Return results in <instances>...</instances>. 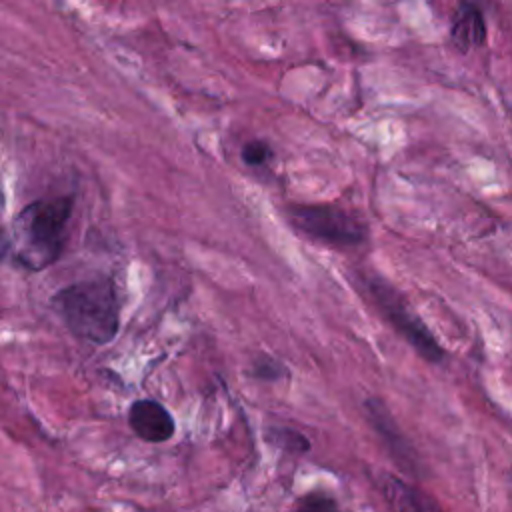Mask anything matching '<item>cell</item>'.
I'll return each instance as SVG.
<instances>
[{"mask_svg": "<svg viewBox=\"0 0 512 512\" xmlns=\"http://www.w3.org/2000/svg\"><path fill=\"white\" fill-rule=\"evenodd\" d=\"M128 424L140 440L150 444L166 442L176 432V422L166 406L148 398L132 402L128 408Z\"/></svg>", "mask_w": 512, "mask_h": 512, "instance_id": "obj_6", "label": "cell"}, {"mask_svg": "<svg viewBox=\"0 0 512 512\" xmlns=\"http://www.w3.org/2000/svg\"><path fill=\"white\" fill-rule=\"evenodd\" d=\"M336 510H338L336 500L322 490L304 494L302 498L296 500V504L292 508V512H336Z\"/></svg>", "mask_w": 512, "mask_h": 512, "instance_id": "obj_11", "label": "cell"}, {"mask_svg": "<svg viewBox=\"0 0 512 512\" xmlns=\"http://www.w3.org/2000/svg\"><path fill=\"white\" fill-rule=\"evenodd\" d=\"M364 412H366V418H368L370 426L378 434L382 446L386 448L388 456L392 458V462L404 474L420 478L422 470H424L422 462H420V456L414 450V446L410 444V440L404 436V432L400 430L398 422L392 418L388 406L380 398L370 396V398L364 400Z\"/></svg>", "mask_w": 512, "mask_h": 512, "instance_id": "obj_5", "label": "cell"}, {"mask_svg": "<svg viewBox=\"0 0 512 512\" xmlns=\"http://www.w3.org/2000/svg\"><path fill=\"white\" fill-rule=\"evenodd\" d=\"M72 208L74 196L36 200L24 206L12 224L14 262L32 272L52 266L64 252Z\"/></svg>", "mask_w": 512, "mask_h": 512, "instance_id": "obj_1", "label": "cell"}, {"mask_svg": "<svg viewBox=\"0 0 512 512\" xmlns=\"http://www.w3.org/2000/svg\"><path fill=\"white\" fill-rule=\"evenodd\" d=\"M450 38L460 52H468L486 42V22L482 10L474 2L462 0L458 4L450 26Z\"/></svg>", "mask_w": 512, "mask_h": 512, "instance_id": "obj_8", "label": "cell"}, {"mask_svg": "<svg viewBox=\"0 0 512 512\" xmlns=\"http://www.w3.org/2000/svg\"><path fill=\"white\" fill-rule=\"evenodd\" d=\"M52 308L66 328L90 344H108L120 328V302L108 276L68 284L52 296Z\"/></svg>", "mask_w": 512, "mask_h": 512, "instance_id": "obj_2", "label": "cell"}, {"mask_svg": "<svg viewBox=\"0 0 512 512\" xmlns=\"http://www.w3.org/2000/svg\"><path fill=\"white\" fill-rule=\"evenodd\" d=\"M378 488L394 512H444L436 498L394 474L382 472Z\"/></svg>", "mask_w": 512, "mask_h": 512, "instance_id": "obj_7", "label": "cell"}, {"mask_svg": "<svg viewBox=\"0 0 512 512\" xmlns=\"http://www.w3.org/2000/svg\"><path fill=\"white\" fill-rule=\"evenodd\" d=\"M366 292L372 302L384 316V320L426 360L438 364L444 360L446 352L436 340V336L428 330L422 318L410 308L406 298L382 276L378 274H362L360 276Z\"/></svg>", "mask_w": 512, "mask_h": 512, "instance_id": "obj_3", "label": "cell"}, {"mask_svg": "<svg viewBox=\"0 0 512 512\" xmlns=\"http://www.w3.org/2000/svg\"><path fill=\"white\" fill-rule=\"evenodd\" d=\"M288 218L306 236L332 246H358L368 238L366 224L334 204H290Z\"/></svg>", "mask_w": 512, "mask_h": 512, "instance_id": "obj_4", "label": "cell"}, {"mask_svg": "<svg viewBox=\"0 0 512 512\" xmlns=\"http://www.w3.org/2000/svg\"><path fill=\"white\" fill-rule=\"evenodd\" d=\"M250 376L262 382H278L288 376V368L278 358L258 356L250 364Z\"/></svg>", "mask_w": 512, "mask_h": 512, "instance_id": "obj_10", "label": "cell"}, {"mask_svg": "<svg viewBox=\"0 0 512 512\" xmlns=\"http://www.w3.org/2000/svg\"><path fill=\"white\" fill-rule=\"evenodd\" d=\"M264 438L284 450V452H290V454H304L310 450V440L298 432L296 428H290V426H278V424H272L264 430Z\"/></svg>", "mask_w": 512, "mask_h": 512, "instance_id": "obj_9", "label": "cell"}, {"mask_svg": "<svg viewBox=\"0 0 512 512\" xmlns=\"http://www.w3.org/2000/svg\"><path fill=\"white\" fill-rule=\"evenodd\" d=\"M240 156H242L244 164H248V166H262L270 160L272 148L264 140H250L242 146Z\"/></svg>", "mask_w": 512, "mask_h": 512, "instance_id": "obj_12", "label": "cell"}]
</instances>
